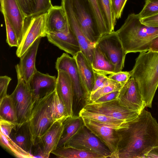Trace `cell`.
Returning a JSON list of instances; mask_svg holds the SVG:
<instances>
[{
    "mask_svg": "<svg viewBox=\"0 0 158 158\" xmlns=\"http://www.w3.org/2000/svg\"><path fill=\"white\" fill-rule=\"evenodd\" d=\"M117 131L119 141L116 158H143L158 146V123L145 109L126 127Z\"/></svg>",
    "mask_w": 158,
    "mask_h": 158,
    "instance_id": "1",
    "label": "cell"
},
{
    "mask_svg": "<svg viewBox=\"0 0 158 158\" xmlns=\"http://www.w3.org/2000/svg\"><path fill=\"white\" fill-rule=\"evenodd\" d=\"M140 89L146 107L151 108L158 87V52H140L131 71Z\"/></svg>",
    "mask_w": 158,
    "mask_h": 158,
    "instance_id": "2",
    "label": "cell"
},
{
    "mask_svg": "<svg viewBox=\"0 0 158 158\" xmlns=\"http://www.w3.org/2000/svg\"><path fill=\"white\" fill-rule=\"evenodd\" d=\"M126 54L149 51L151 41L158 36V27L142 23L138 14L128 15L116 31Z\"/></svg>",
    "mask_w": 158,
    "mask_h": 158,
    "instance_id": "3",
    "label": "cell"
},
{
    "mask_svg": "<svg viewBox=\"0 0 158 158\" xmlns=\"http://www.w3.org/2000/svg\"><path fill=\"white\" fill-rule=\"evenodd\" d=\"M54 90L47 93L35 103L29 122L33 145L40 142L41 137L54 122L52 99Z\"/></svg>",
    "mask_w": 158,
    "mask_h": 158,
    "instance_id": "4",
    "label": "cell"
},
{
    "mask_svg": "<svg viewBox=\"0 0 158 158\" xmlns=\"http://www.w3.org/2000/svg\"><path fill=\"white\" fill-rule=\"evenodd\" d=\"M57 71L63 70L67 72L70 77L73 94V107L75 110L79 107H83L87 103L90 94L80 74L77 62L74 57L66 53H63L58 57L55 64Z\"/></svg>",
    "mask_w": 158,
    "mask_h": 158,
    "instance_id": "5",
    "label": "cell"
},
{
    "mask_svg": "<svg viewBox=\"0 0 158 158\" xmlns=\"http://www.w3.org/2000/svg\"><path fill=\"white\" fill-rule=\"evenodd\" d=\"M16 72L17 84L10 95L16 112V126L20 127L29 122L36 100L33 98L28 83L25 81L17 70Z\"/></svg>",
    "mask_w": 158,
    "mask_h": 158,
    "instance_id": "6",
    "label": "cell"
},
{
    "mask_svg": "<svg viewBox=\"0 0 158 158\" xmlns=\"http://www.w3.org/2000/svg\"><path fill=\"white\" fill-rule=\"evenodd\" d=\"M73 10L84 33L96 44L102 36L87 0H71Z\"/></svg>",
    "mask_w": 158,
    "mask_h": 158,
    "instance_id": "7",
    "label": "cell"
},
{
    "mask_svg": "<svg viewBox=\"0 0 158 158\" xmlns=\"http://www.w3.org/2000/svg\"><path fill=\"white\" fill-rule=\"evenodd\" d=\"M95 45L114 65L115 73L122 71L127 54L116 31L102 35Z\"/></svg>",
    "mask_w": 158,
    "mask_h": 158,
    "instance_id": "8",
    "label": "cell"
},
{
    "mask_svg": "<svg viewBox=\"0 0 158 158\" xmlns=\"http://www.w3.org/2000/svg\"><path fill=\"white\" fill-rule=\"evenodd\" d=\"M47 13L26 18L22 40L16 51L17 57L21 56L38 38L47 36Z\"/></svg>",
    "mask_w": 158,
    "mask_h": 158,
    "instance_id": "9",
    "label": "cell"
},
{
    "mask_svg": "<svg viewBox=\"0 0 158 158\" xmlns=\"http://www.w3.org/2000/svg\"><path fill=\"white\" fill-rule=\"evenodd\" d=\"M64 146L93 152L104 158H110L111 154L109 148L84 124Z\"/></svg>",
    "mask_w": 158,
    "mask_h": 158,
    "instance_id": "10",
    "label": "cell"
},
{
    "mask_svg": "<svg viewBox=\"0 0 158 158\" xmlns=\"http://www.w3.org/2000/svg\"><path fill=\"white\" fill-rule=\"evenodd\" d=\"M83 108L89 111L105 115L127 123L136 118L140 113L123 106L117 99L100 103H88Z\"/></svg>",
    "mask_w": 158,
    "mask_h": 158,
    "instance_id": "11",
    "label": "cell"
},
{
    "mask_svg": "<svg viewBox=\"0 0 158 158\" xmlns=\"http://www.w3.org/2000/svg\"><path fill=\"white\" fill-rule=\"evenodd\" d=\"M61 6L66 14L69 30L76 37L81 52L92 64L96 44L90 41L83 32L73 10L71 0H62Z\"/></svg>",
    "mask_w": 158,
    "mask_h": 158,
    "instance_id": "12",
    "label": "cell"
},
{
    "mask_svg": "<svg viewBox=\"0 0 158 158\" xmlns=\"http://www.w3.org/2000/svg\"><path fill=\"white\" fill-rule=\"evenodd\" d=\"M82 119L84 125L110 150V158H116L119 141L117 130L92 120Z\"/></svg>",
    "mask_w": 158,
    "mask_h": 158,
    "instance_id": "13",
    "label": "cell"
},
{
    "mask_svg": "<svg viewBox=\"0 0 158 158\" xmlns=\"http://www.w3.org/2000/svg\"><path fill=\"white\" fill-rule=\"evenodd\" d=\"M117 99L123 106L139 113L146 107L137 84L131 77L119 90Z\"/></svg>",
    "mask_w": 158,
    "mask_h": 158,
    "instance_id": "14",
    "label": "cell"
},
{
    "mask_svg": "<svg viewBox=\"0 0 158 158\" xmlns=\"http://www.w3.org/2000/svg\"><path fill=\"white\" fill-rule=\"evenodd\" d=\"M0 2L1 10L7 18L14 29L19 45L22 40L26 17L16 0H0Z\"/></svg>",
    "mask_w": 158,
    "mask_h": 158,
    "instance_id": "15",
    "label": "cell"
},
{
    "mask_svg": "<svg viewBox=\"0 0 158 158\" xmlns=\"http://www.w3.org/2000/svg\"><path fill=\"white\" fill-rule=\"evenodd\" d=\"M41 38L37 39L20 58L19 64L16 65V70L20 73L23 80L28 83L37 71L35 66L36 54Z\"/></svg>",
    "mask_w": 158,
    "mask_h": 158,
    "instance_id": "16",
    "label": "cell"
},
{
    "mask_svg": "<svg viewBox=\"0 0 158 158\" xmlns=\"http://www.w3.org/2000/svg\"><path fill=\"white\" fill-rule=\"evenodd\" d=\"M55 88L61 98L70 117L74 115V94L71 80L68 73L58 70Z\"/></svg>",
    "mask_w": 158,
    "mask_h": 158,
    "instance_id": "17",
    "label": "cell"
},
{
    "mask_svg": "<svg viewBox=\"0 0 158 158\" xmlns=\"http://www.w3.org/2000/svg\"><path fill=\"white\" fill-rule=\"evenodd\" d=\"M46 28L47 34L69 32L66 14L61 5L52 6L47 13Z\"/></svg>",
    "mask_w": 158,
    "mask_h": 158,
    "instance_id": "18",
    "label": "cell"
},
{
    "mask_svg": "<svg viewBox=\"0 0 158 158\" xmlns=\"http://www.w3.org/2000/svg\"><path fill=\"white\" fill-rule=\"evenodd\" d=\"M56 81V76L37 70L28 82L34 99L36 100L47 93L54 90Z\"/></svg>",
    "mask_w": 158,
    "mask_h": 158,
    "instance_id": "19",
    "label": "cell"
},
{
    "mask_svg": "<svg viewBox=\"0 0 158 158\" xmlns=\"http://www.w3.org/2000/svg\"><path fill=\"white\" fill-rule=\"evenodd\" d=\"M46 36L49 42L73 57L81 51L76 37L70 30L69 33H49Z\"/></svg>",
    "mask_w": 158,
    "mask_h": 158,
    "instance_id": "20",
    "label": "cell"
},
{
    "mask_svg": "<svg viewBox=\"0 0 158 158\" xmlns=\"http://www.w3.org/2000/svg\"><path fill=\"white\" fill-rule=\"evenodd\" d=\"M63 122L56 121L40 138V142L43 148L46 158L57 148L63 133Z\"/></svg>",
    "mask_w": 158,
    "mask_h": 158,
    "instance_id": "21",
    "label": "cell"
},
{
    "mask_svg": "<svg viewBox=\"0 0 158 158\" xmlns=\"http://www.w3.org/2000/svg\"><path fill=\"white\" fill-rule=\"evenodd\" d=\"M74 57L76 59L81 77L90 95L95 80V72L92 64L81 51Z\"/></svg>",
    "mask_w": 158,
    "mask_h": 158,
    "instance_id": "22",
    "label": "cell"
},
{
    "mask_svg": "<svg viewBox=\"0 0 158 158\" xmlns=\"http://www.w3.org/2000/svg\"><path fill=\"white\" fill-rule=\"evenodd\" d=\"M10 136L22 149L31 154L33 143L29 122L20 127L16 126Z\"/></svg>",
    "mask_w": 158,
    "mask_h": 158,
    "instance_id": "23",
    "label": "cell"
},
{
    "mask_svg": "<svg viewBox=\"0 0 158 158\" xmlns=\"http://www.w3.org/2000/svg\"><path fill=\"white\" fill-rule=\"evenodd\" d=\"M78 115L82 118L98 122L116 130L125 128L128 123L105 115L89 111L84 108L80 110Z\"/></svg>",
    "mask_w": 158,
    "mask_h": 158,
    "instance_id": "24",
    "label": "cell"
},
{
    "mask_svg": "<svg viewBox=\"0 0 158 158\" xmlns=\"http://www.w3.org/2000/svg\"><path fill=\"white\" fill-rule=\"evenodd\" d=\"M51 153L59 158H104L95 153L70 147H57Z\"/></svg>",
    "mask_w": 158,
    "mask_h": 158,
    "instance_id": "25",
    "label": "cell"
},
{
    "mask_svg": "<svg viewBox=\"0 0 158 158\" xmlns=\"http://www.w3.org/2000/svg\"><path fill=\"white\" fill-rule=\"evenodd\" d=\"M91 64L96 73L105 75L115 73L114 65L96 45Z\"/></svg>",
    "mask_w": 158,
    "mask_h": 158,
    "instance_id": "26",
    "label": "cell"
},
{
    "mask_svg": "<svg viewBox=\"0 0 158 158\" xmlns=\"http://www.w3.org/2000/svg\"><path fill=\"white\" fill-rule=\"evenodd\" d=\"M63 124V133L57 147L64 146L84 124L82 118L75 115L67 118Z\"/></svg>",
    "mask_w": 158,
    "mask_h": 158,
    "instance_id": "27",
    "label": "cell"
},
{
    "mask_svg": "<svg viewBox=\"0 0 158 158\" xmlns=\"http://www.w3.org/2000/svg\"><path fill=\"white\" fill-rule=\"evenodd\" d=\"M0 119L12 122L17 125L16 111L10 95H8L0 100Z\"/></svg>",
    "mask_w": 158,
    "mask_h": 158,
    "instance_id": "28",
    "label": "cell"
},
{
    "mask_svg": "<svg viewBox=\"0 0 158 158\" xmlns=\"http://www.w3.org/2000/svg\"><path fill=\"white\" fill-rule=\"evenodd\" d=\"M0 142L2 146L18 158H33L32 155L25 151L10 137L0 131Z\"/></svg>",
    "mask_w": 158,
    "mask_h": 158,
    "instance_id": "29",
    "label": "cell"
},
{
    "mask_svg": "<svg viewBox=\"0 0 158 158\" xmlns=\"http://www.w3.org/2000/svg\"><path fill=\"white\" fill-rule=\"evenodd\" d=\"M52 114L54 122H64L70 117L61 98L55 89L52 99Z\"/></svg>",
    "mask_w": 158,
    "mask_h": 158,
    "instance_id": "30",
    "label": "cell"
},
{
    "mask_svg": "<svg viewBox=\"0 0 158 158\" xmlns=\"http://www.w3.org/2000/svg\"><path fill=\"white\" fill-rule=\"evenodd\" d=\"M124 85L109 79L104 85L90 94L86 104L93 102L109 93L120 90Z\"/></svg>",
    "mask_w": 158,
    "mask_h": 158,
    "instance_id": "31",
    "label": "cell"
},
{
    "mask_svg": "<svg viewBox=\"0 0 158 158\" xmlns=\"http://www.w3.org/2000/svg\"><path fill=\"white\" fill-rule=\"evenodd\" d=\"M99 5L110 32L114 31L116 22L110 0H98Z\"/></svg>",
    "mask_w": 158,
    "mask_h": 158,
    "instance_id": "32",
    "label": "cell"
},
{
    "mask_svg": "<svg viewBox=\"0 0 158 158\" xmlns=\"http://www.w3.org/2000/svg\"><path fill=\"white\" fill-rule=\"evenodd\" d=\"M87 0L94 15L102 35L110 33L102 13L98 0Z\"/></svg>",
    "mask_w": 158,
    "mask_h": 158,
    "instance_id": "33",
    "label": "cell"
},
{
    "mask_svg": "<svg viewBox=\"0 0 158 158\" xmlns=\"http://www.w3.org/2000/svg\"><path fill=\"white\" fill-rule=\"evenodd\" d=\"M157 14H158V0H146L143 9L138 15L141 19Z\"/></svg>",
    "mask_w": 158,
    "mask_h": 158,
    "instance_id": "34",
    "label": "cell"
},
{
    "mask_svg": "<svg viewBox=\"0 0 158 158\" xmlns=\"http://www.w3.org/2000/svg\"><path fill=\"white\" fill-rule=\"evenodd\" d=\"M3 16L6 29V41L10 47L17 48L19 44L16 33L7 18L4 15Z\"/></svg>",
    "mask_w": 158,
    "mask_h": 158,
    "instance_id": "35",
    "label": "cell"
},
{
    "mask_svg": "<svg viewBox=\"0 0 158 158\" xmlns=\"http://www.w3.org/2000/svg\"><path fill=\"white\" fill-rule=\"evenodd\" d=\"M16 0L26 18L33 15L36 6V0Z\"/></svg>",
    "mask_w": 158,
    "mask_h": 158,
    "instance_id": "36",
    "label": "cell"
},
{
    "mask_svg": "<svg viewBox=\"0 0 158 158\" xmlns=\"http://www.w3.org/2000/svg\"><path fill=\"white\" fill-rule=\"evenodd\" d=\"M131 71H121L110 74L108 77L112 80L123 85H124L131 77Z\"/></svg>",
    "mask_w": 158,
    "mask_h": 158,
    "instance_id": "37",
    "label": "cell"
},
{
    "mask_svg": "<svg viewBox=\"0 0 158 158\" xmlns=\"http://www.w3.org/2000/svg\"><path fill=\"white\" fill-rule=\"evenodd\" d=\"M52 6L51 0H36V6L33 16L47 12Z\"/></svg>",
    "mask_w": 158,
    "mask_h": 158,
    "instance_id": "38",
    "label": "cell"
},
{
    "mask_svg": "<svg viewBox=\"0 0 158 158\" xmlns=\"http://www.w3.org/2000/svg\"><path fill=\"white\" fill-rule=\"evenodd\" d=\"M113 10L116 19L121 18L127 0H110Z\"/></svg>",
    "mask_w": 158,
    "mask_h": 158,
    "instance_id": "39",
    "label": "cell"
},
{
    "mask_svg": "<svg viewBox=\"0 0 158 158\" xmlns=\"http://www.w3.org/2000/svg\"><path fill=\"white\" fill-rule=\"evenodd\" d=\"M17 125L12 122L0 119V131L7 135L10 136Z\"/></svg>",
    "mask_w": 158,
    "mask_h": 158,
    "instance_id": "40",
    "label": "cell"
},
{
    "mask_svg": "<svg viewBox=\"0 0 158 158\" xmlns=\"http://www.w3.org/2000/svg\"><path fill=\"white\" fill-rule=\"evenodd\" d=\"M10 77L6 76L0 77V100L6 96L8 85L11 81Z\"/></svg>",
    "mask_w": 158,
    "mask_h": 158,
    "instance_id": "41",
    "label": "cell"
},
{
    "mask_svg": "<svg viewBox=\"0 0 158 158\" xmlns=\"http://www.w3.org/2000/svg\"><path fill=\"white\" fill-rule=\"evenodd\" d=\"M95 75L94 84L91 94L94 93L97 90L103 86L109 79L106 75L99 74L95 72Z\"/></svg>",
    "mask_w": 158,
    "mask_h": 158,
    "instance_id": "42",
    "label": "cell"
},
{
    "mask_svg": "<svg viewBox=\"0 0 158 158\" xmlns=\"http://www.w3.org/2000/svg\"><path fill=\"white\" fill-rule=\"evenodd\" d=\"M31 154L33 158H46L43 148L40 142L33 145Z\"/></svg>",
    "mask_w": 158,
    "mask_h": 158,
    "instance_id": "43",
    "label": "cell"
},
{
    "mask_svg": "<svg viewBox=\"0 0 158 158\" xmlns=\"http://www.w3.org/2000/svg\"><path fill=\"white\" fill-rule=\"evenodd\" d=\"M141 23L147 26L158 27V14L146 18L140 19Z\"/></svg>",
    "mask_w": 158,
    "mask_h": 158,
    "instance_id": "44",
    "label": "cell"
},
{
    "mask_svg": "<svg viewBox=\"0 0 158 158\" xmlns=\"http://www.w3.org/2000/svg\"><path fill=\"white\" fill-rule=\"evenodd\" d=\"M119 90L115 91L106 94L92 103H102L117 99L119 94Z\"/></svg>",
    "mask_w": 158,
    "mask_h": 158,
    "instance_id": "45",
    "label": "cell"
},
{
    "mask_svg": "<svg viewBox=\"0 0 158 158\" xmlns=\"http://www.w3.org/2000/svg\"><path fill=\"white\" fill-rule=\"evenodd\" d=\"M158 158V146L152 149L144 156L143 158Z\"/></svg>",
    "mask_w": 158,
    "mask_h": 158,
    "instance_id": "46",
    "label": "cell"
},
{
    "mask_svg": "<svg viewBox=\"0 0 158 158\" xmlns=\"http://www.w3.org/2000/svg\"><path fill=\"white\" fill-rule=\"evenodd\" d=\"M149 51L158 52V36L151 42Z\"/></svg>",
    "mask_w": 158,
    "mask_h": 158,
    "instance_id": "47",
    "label": "cell"
}]
</instances>
